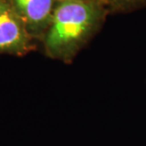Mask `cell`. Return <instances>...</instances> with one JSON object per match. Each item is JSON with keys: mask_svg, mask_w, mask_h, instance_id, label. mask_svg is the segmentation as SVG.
I'll list each match as a JSON object with an SVG mask.
<instances>
[{"mask_svg": "<svg viewBox=\"0 0 146 146\" xmlns=\"http://www.w3.org/2000/svg\"><path fill=\"white\" fill-rule=\"evenodd\" d=\"M110 14L95 0H58L41 42L47 57L70 63L102 27Z\"/></svg>", "mask_w": 146, "mask_h": 146, "instance_id": "1", "label": "cell"}, {"mask_svg": "<svg viewBox=\"0 0 146 146\" xmlns=\"http://www.w3.org/2000/svg\"><path fill=\"white\" fill-rule=\"evenodd\" d=\"M34 39L7 0H0V53L24 55L35 49Z\"/></svg>", "mask_w": 146, "mask_h": 146, "instance_id": "2", "label": "cell"}, {"mask_svg": "<svg viewBox=\"0 0 146 146\" xmlns=\"http://www.w3.org/2000/svg\"><path fill=\"white\" fill-rule=\"evenodd\" d=\"M34 40L41 41L58 0H7Z\"/></svg>", "mask_w": 146, "mask_h": 146, "instance_id": "3", "label": "cell"}, {"mask_svg": "<svg viewBox=\"0 0 146 146\" xmlns=\"http://www.w3.org/2000/svg\"><path fill=\"white\" fill-rule=\"evenodd\" d=\"M110 13H125L146 5V0H106Z\"/></svg>", "mask_w": 146, "mask_h": 146, "instance_id": "4", "label": "cell"}, {"mask_svg": "<svg viewBox=\"0 0 146 146\" xmlns=\"http://www.w3.org/2000/svg\"><path fill=\"white\" fill-rule=\"evenodd\" d=\"M95 1H103V2H105V3H106V0H95ZM106 5H107V4H106Z\"/></svg>", "mask_w": 146, "mask_h": 146, "instance_id": "5", "label": "cell"}]
</instances>
